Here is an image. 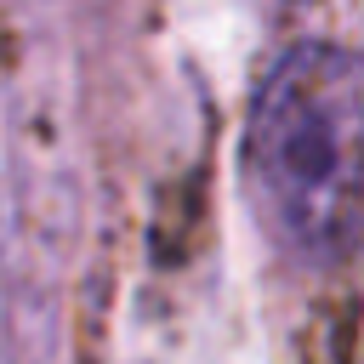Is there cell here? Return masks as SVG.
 Wrapping results in <instances>:
<instances>
[{
    "label": "cell",
    "instance_id": "1",
    "mask_svg": "<svg viewBox=\"0 0 364 364\" xmlns=\"http://www.w3.org/2000/svg\"><path fill=\"white\" fill-rule=\"evenodd\" d=\"M245 188L296 262L353 256L364 199V63L353 46L296 40L262 68L245 114Z\"/></svg>",
    "mask_w": 364,
    "mask_h": 364
}]
</instances>
